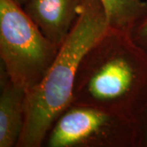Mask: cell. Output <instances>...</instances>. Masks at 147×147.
I'll use <instances>...</instances> for the list:
<instances>
[{
	"label": "cell",
	"mask_w": 147,
	"mask_h": 147,
	"mask_svg": "<svg viewBox=\"0 0 147 147\" xmlns=\"http://www.w3.org/2000/svg\"><path fill=\"white\" fill-rule=\"evenodd\" d=\"M72 103L137 119L147 105V54L130 32L109 26L88 48L76 74Z\"/></svg>",
	"instance_id": "6da1fadb"
},
{
	"label": "cell",
	"mask_w": 147,
	"mask_h": 147,
	"mask_svg": "<svg viewBox=\"0 0 147 147\" xmlns=\"http://www.w3.org/2000/svg\"><path fill=\"white\" fill-rule=\"evenodd\" d=\"M108 27L102 1L84 0L78 20L45 77L26 92L25 125L17 147L42 146L54 122L72 103L82 58Z\"/></svg>",
	"instance_id": "7a4b0ae2"
},
{
	"label": "cell",
	"mask_w": 147,
	"mask_h": 147,
	"mask_svg": "<svg viewBox=\"0 0 147 147\" xmlns=\"http://www.w3.org/2000/svg\"><path fill=\"white\" fill-rule=\"evenodd\" d=\"M60 47L47 39L12 0H0V57L9 79L26 92L37 87Z\"/></svg>",
	"instance_id": "3957f363"
},
{
	"label": "cell",
	"mask_w": 147,
	"mask_h": 147,
	"mask_svg": "<svg viewBox=\"0 0 147 147\" xmlns=\"http://www.w3.org/2000/svg\"><path fill=\"white\" fill-rule=\"evenodd\" d=\"M42 146L137 147L136 123L112 111L71 103L54 122Z\"/></svg>",
	"instance_id": "277c9868"
},
{
	"label": "cell",
	"mask_w": 147,
	"mask_h": 147,
	"mask_svg": "<svg viewBox=\"0 0 147 147\" xmlns=\"http://www.w3.org/2000/svg\"><path fill=\"white\" fill-rule=\"evenodd\" d=\"M84 0H28L23 9L47 39L61 47L79 18Z\"/></svg>",
	"instance_id": "5b68a950"
},
{
	"label": "cell",
	"mask_w": 147,
	"mask_h": 147,
	"mask_svg": "<svg viewBox=\"0 0 147 147\" xmlns=\"http://www.w3.org/2000/svg\"><path fill=\"white\" fill-rule=\"evenodd\" d=\"M0 147H17L26 119V92L16 86L1 66Z\"/></svg>",
	"instance_id": "8992f818"
},
{
	"label": "cell",
	"mask_w": 147,
	"mask_h": 147,
	"mask_svg": "<svg viewBox=\"0 0 147 147\" xmlns=\"http://www.w3.org/2000/svg\"><path fill=\"white\" fill-rule=\"evenodd\" d=\"M109 26L131 32L147 14V0H101Z\"/></svg>",
	"instance_id": "52a82bcc"
},
{
	"label": "cell",
	"mask_w": 147,
	"mask_h": 147,
	"mask_svg": "<svg viewBox=\"0 0 147 147\" xmlns=\"http://www.w3.org/2000/svg\"><path fill=\"white\" fill-rule=\"evenodd\" d=\"M130 33L133 40L147 54V14L137 22Z\"/></svg>",
	"instance_id": "ba28073f"
},
{
	"label": "cell",
	"mask_w": 147,
	"mask_h": 147,
	"mask_svg": "<svg viewBox=\"0 0 147 147\" xmlns=\"http://www.w3.org/2000/svg\"><path fill=\"white\" fill-rule=\"evenodd\" d=\"M137 147H147V105L135 120Z\"/></svg>",
	"instance_id": "9c48e42d"
},
{
	"label": "cell",
	"mask_w": 147,
	"mask_h": 147,
	"mask_svg": "<svg viewBox=\"0 0 147 147\" xmlns=\"http://www.w3.org/2000/svg\"><path fill=\"white\" fill-rule=\"evenodd\" d=\"M12 1L15 2L17 4H19L20 6H21V7H23L28 0H12Z\"/></svg>",
	"instance_id": "30bf717a"
}]
</instances>
